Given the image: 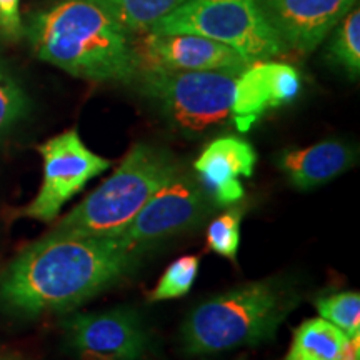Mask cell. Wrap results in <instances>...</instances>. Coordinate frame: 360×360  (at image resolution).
<instances>
[{"instance_id": "cell-1", "label": "cell", "mask_w": 360, "mask_h": 360, "mask_svg": "<svg viewBox=\"0 0 360 360\" xmlns=\"http://www.w3.org/2000/svg\"><path fill=\"white\" fill-rule=\"evenodd\" d=\"M142 252L115 237L52 231L0 276V302L27 317L79 307L137 267Z\"/></svg>"}, {"instance_id": "cell-2", "label": "cell", "mask_w": 360, "mask_h": 360, "mask_svg": "<svg viewBox=\"0 0 360 360\" xmlns=\"http://www.w3.org/2000/svg\"><path fill=\"white\" fill-rule=\"evenodd\" d=\"M24 35L40 60L92 82L132 84L139 60L130 34L90 0H56L29 15Z\"/></svg>"}, {"instance_id": "cell-3", "label": "cell", "mask_w": 360, "mask_h": 360, "mask_svg": "<svg viewBox=\"0 0 360 360\" xmlns=\"http://www.w3.org/2000/svg\"><path fill=\"white\" fill-rule=\"evenodd\" d=\"M297 302L276 281L242 283L197 305L182 323L180 340L188 355L252 347L276 337Z\"/></svg>"}, {"instance_id": "cell-4", "label": "cell", "mask_w": 360, "mask_h": 360, "mask_svg": "<svg viewBox=\"0 0 360 360\" xmlns=\"http://www.w3.org/2000/svg\"><path fill=\"white\" fill-rule=\"evenodd\" d=\"M180 167L167 148L139 142L115 172L58 222L53 231L94 237H117Z\"/></svg>"}, {"instance_id": "cell-5", "label": "cell", "mask_w": 360, "mask_h": 360, "mask_svg": "<svg viewBox=\"0 0 360 360\" xmlns=\"http://www.w3.org/2000/svg\"><path fill=\"white\" fill-rule=\"evenodd\" d=\"M236 77L225 72L139 67L134 82L172 127L199 135L232 120Z\"/></svg>"}, {"instance_id": "cell-6", "label": "cell", "mask_w": 360, "mask_h": 360, "mask_svg": "<svg viewBox=\"0 0 360 360\" xmlns=\"http://www.w3.org/2000/svg\"><path fill=\"white\" fill-rule=\"evenodd\" d=\"M147 32L200 35L227 45L249 62L270 60L287 51L257 0H186Z\"/></svg>"}, {"instance_id": "cell-7", "label": "cell", "mask_w": 360, "mask_h": 360, "mask_svg": "<svg viewBox=\"0 0 360 360\" xmlns=\"http://www.w3.org/2000/svg\"><path fill=\"white\" fill-rule=\"evenodd\" d=\"M39 152L44 162L42 186L34 200L19 210V215L40 222L56 220L72 197L112 165L109 159L94 154L85 146L77 129L49 139Z\"/></svg>"}, {"instance_id": "cell-8", "label": "cell", "mask_w": 360, "mask_h": 360, "mask_svg": "<svg viewBox=\"0 0 360 360\" xmlns=\"http://www.w3.org/2000/svg\"><path fill=\"white\" fill-rule=\"evenodd\" d=\"M212 204L199 179L180 169L115 238L130 249L143 252L167 238L199 227L214 210Z\"/></svg>"}, {"instance_id": "cell-9", "label": "cell", "mask_w": 360, "mask_h": 360, "mask_svg": "<svg viewBox=\"0 0 360 360\" xmlns=\"http://www.w3.org/2000/svg\"><path fill=\"white\" fill-rule=\"evenodd\" d=\"M64 327L80 360H142L148 350L146 326L132 309L74 314Z\"/></svg>"}, {"instance_id": "cell-10", "label": "cell", "mask_w": 360, "mask_h": 360, "mask_svg": "<svg viewBox=\"0 0 360 360\" xmlns=\"http://www.w3.org/2000/svg\"><path fill=\"white\" fill-rule=\"evenodd\" d=\"M139 67H162L170 70L225 72L238 75L252 62L240 53L192 34H152L146 32L141 51L135 49Z\"/></svg>"}, {"instance_id": "cell-11", "label": "cell", "mask_w": 360, "mask_h": 360, "mask_svg": "<svg viewBox=\"0 0 360 360\" xmlns=\"http://www.w3.org/2000/svg\"><path fill=\"white\" fill-rule=\"evenodd\" d=\"M300 89L302 82L295 67L274 60L252 62L233 84L232 122L240 132H247L269 110L294 102Z\"/></svg>"}, {"instance_id": "cell-12", "label": "cell", "mask_w": 360, "mask_h": 360, "mask_svg": "<svg viewBox=\"0 0 360 360\" xmlns=\"http://www.w3.org/2000/svg\"><path fill=\"white\" fill-rule=\"evenodd\" d=\"M357 0H257L265 20L287 49L312 52Z\"/></svg>"}, {"instance_id": "cell-13", "label": "cell", "mask_w": 360, "mask_h": 360, "mask_svg": "<svg viewBox=\"0 0 360 360\" xmlns=\"http://www.w3.org/2000/svg\"><path fill=\"white\" fill-rule=\"evenodd\" d=\"M257 164V152L240 137H219L193 162L197 179L214 205L227 207L244 197L240 177L249 179Z\"/></svg>"}, {"instance_id": "cell-14", "label": "cell", "mask_w": 360, "mask_h": 360, "mask_svg": "<svg viewBox=\"0 0 360 360\" xmlns=\"http://www.w3.org/2000/svg\"><path fill=\"white\" fill-rule=\"evenodd\" d=\"M357 162V150L339 141H326L302 148H287L276 157V165L297 191H314L340 177Z\"/></svg>"}, {"instance_id": "cell-15", "label": "cell", "mask_w": 360, "mask_h": 360, "mask_svg": "<svg viewBox=\"0 0 360 360\" xmlns=\"http://www.w3.org/2000/svg\"><path fill=\"white\" fill-rule=\"evenodd\" d=\"M347 342L349 337L334 323L309 319L294 330L285 360H340Z\"/></svg>"}, {"instance_id": "cell-16", "label": "cell", "mask_w": 360, "mask_h": 360, "mask_svg": "<svg viewBox=\"0 0 360 360\" xmlns=\"http://www.w3.org/2000/svg\"><path fill=\"white\" fill-rule=\"evenodd\" d=\"M103 8L124 30L132 34H143L165 17L182 6L186 0H90Z\"/></svg>"}, {"instance_id": "cell-17", "label": "cell", "mask_w": 360, "mask_h": 360, "mask_svg": "<svg viewBox=\"0 0 360 360\" xmlns=\"http://www.w3.org/2000/svg\"><path fill=\"white\" fill-rule=\"evenodd\" d=\"M328 44V56L337 65L347 72L350 79L357 80L360 74V11L359 7L342 17Z\"/></svg>"}, {"instance_id": "cell-18", "label": "cell", "mask_w": 360, "mask_h": 360, "mask_svg": "<svg viewBox=\"0 0 360 360\" xmlns=\"http://www.w3.org/2000/svg\"><path fill=\"white\" fill-rule=\"evenodd\" d=\"M200 260L197 255H184L169 265L157 282L154 290L148 294L150 302H162L184 297L191 292L199 276Z\"/></svg>"}, {"instance_id": "cell-19", "label": "cell", "mask_w": 360, "mask_h": 360, "mask_svg": "<svg viewBox=\"0 0 360 360\" xmlns=\"http://www.w3.org/2000/svg\"><path fill=\"white\" fill-rule=\"evenodd\" d=\"M319 315L347 337L360 334V294L359 292H339L315 300Z\"/></svg>"}, {"instance_id": "cell-20", "label": "cell", "mask_w": 360, "mask_h": 360, "mask_svg": "<svg viewBox=\"0 0 360 360\" xmlns=\"http://www.w3.org/2000/svg\"><path fill=\"white\" fill-rule=\"evenodd\" d=\"M244 217L242 207H232L227 212L215 217L207 227V245L215 254L229 260L237 259L240 245V224Z\"/></svg>"}, {"instance_id": "cell-21", "label": "cell", "mask_w": 360, "mask_h": 360, "mask_svg": "<svg viewBox=\"0 0 360 360\" xmlns=\"http://www.w3.org/2000/svg\"><path fill=\"white\" fill-rule=\"evenodd\" d=\"M27 110L24 89L0 62V135L6 134Z\"/></svg>"}, {"instance_id": "cell-22", "label": "cell", "mask_w": 360, "mask_h": 360, "mask_svg": "<svg viewBox=\"0 0 360 360\" xmlns=\"http://www.w3.org/2000/svg\"><path fill=\"white\" fill-rule=\"evenodd\" d=\"M0 34L11 40L20 39L24 35L20 0H0Z\"/></svg>"}, {"instance_id": "cell-23", "label": "cell", "mask_w": 360, "mask_h": 360, "mask_svg": "<svg viewBox=\"0 0 360 360\" xmlns=\"http://www.w3.org/2000/svg\"><path fill=\"white\" fill-rule=\"evenodd\" d=\"M340 360H360V334L349 337L347 347H345Z\"/></svg>"}]
</instances>
